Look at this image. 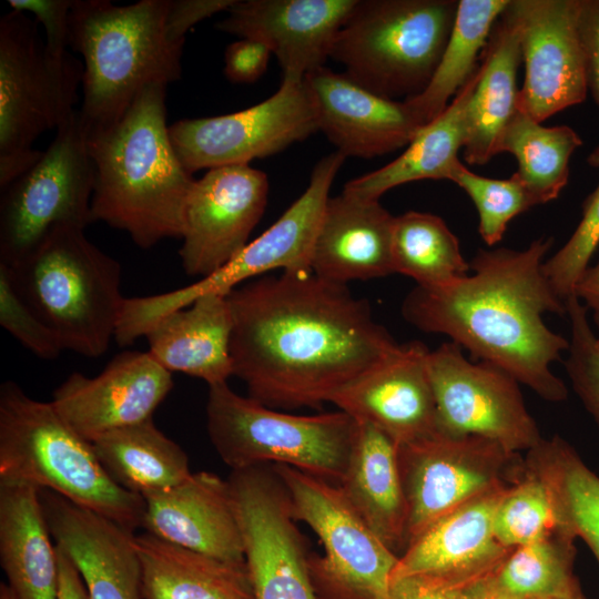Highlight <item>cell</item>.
Wrapping results in <instances>:
<instances>
[{"label": "cell", "instance_id": "cell-7", "mask_svg": "<svg viewBox=\"0 0 599 599\" xmlns=\"http://www.w3.org/2000/svg\"><path fill=\"white\" fill-rule=\"evenodd\" d=\"M457 7V0H357L333 40L329 59L382 98H415L438 67Z\"/></svg>", "mask_w": 599, "mask_h": 599}, {"label": "cell", "instance_id": "cell-42", "mask_svg": "<svg viewBox=\"0 0 599 599\" xmlns=\"http://www.w3.org/2000/svg\"><path fill=\"white\" fill-rule=\"evenodd\" d=\"M0 325L40 358L54 359L65 349L59 336L20 295L3 263H0Z\"/></svg>", "mask_w": 599, "mask_h": 599}, {"label": "cell", "instance_id": "cell-25", "mask_svg": "<svg viewBox=\"0 0 599 599\" xmlns=\"http://www.w3.org/2000/svg\"><path fill=\"white\" fill-rule=\"evenodd\" d=\"M393 216L379 200L342 191L328 197L315 236L311 270L328 281L347 284L394 272Z\"/></svg>", "mask_w": 599, "mask_h": 599}, {"label": "cell", "instance_id": "cell-36", "mask_svg": "<svg viewBox=\"0 0 599 599\" xmlns=\"http://www.w3.org/2000/svg\"><path fill=\"white\" fill-rule=\"evenodd\" d=\"M393 264L395 273L423 287L441 286L470 272L469 262L445 221L417 211L395 216Z\"/></svg>", "mask_w": 599, "mask_h": 599}, {"label": "cell", "instance_id": "cell-33", "mask_svg": "<svg viewBox=\"0 0 599 599\" xmlns=\"http://www.w3.org/2000/svg\"><path fill=\"white\" fill-rule=\"evenodd\" d=\"M525 464L544 485L558 527L581 538L599 565V476L558 435L527 450Z\"/></svg>", "mask_w": 599, "mask_h": 599}, {"label": "cell", "instance_id": "cell-20", "mask_svg": "<svg viewBox=\"0 0 599 599\" xmlns=\"http://www.w3.org/2000/svg\"><path fill=\"white\" fill-rule=\"evenodd\" d=\"M357 0H235L216 29L264 43L283 78L325 67L333 40Z\"/></svg>", "mask_w": 599, "mask_h": 599}, {"label": "cell", "instance_id": "cell-15", "mask_svg": "<svg viewBox=\"0 0 599 599\" xmlns=\"http://www.w3.org/2000/svg\"><path fill=\"white\" fill-rule=\"evenodd\" d=\"M256 599H317L305 541L272 464L227 478Z\"/></svg>", "mask_w": 599, "mask_h": 599}, {"label": "cell", "instance_id": "cell-2", "mask_svg": "<svg viewBox=\"0 0 599 599\" xmlns=\"http://www.w3.org/2000/svg\"><path fill=\"white\" fill-rule=\"evenodd\" d=\"M552 243L540 237L521 251L479 248L466 276L437 287L416 285L402 315L422 332L448 336L474 359L500 367L542 399L564 402L568 389L551 365L562 359L569 341L544 321L547 313L566 314L542 267Z\"/></svg>", "mask_w": 599, "mask_h": 599}, {"label": "cell", "instance_id": "cell-17", "mask_svg": "<svg viewBox=\"0 0 599 599\" xmlns=\"http://www.w3.org/2000/svg\"><path fill=\"white\" fill-rule=\"evenodd\" d=\"M268 179L248 164L209 170L190 193L179 250L190 276L205 277L248 243L267 203Z\"/></svg>", "mask_w": 599, "mask_h": 599}, {"label": "cell", "instance_id": "cell-5", "mask_svg": "<svg viewBox=\"0 0 599 599\" xmlns=\"http://www.w3.org/2000/svg\"><path fill=\"white\" fill-rule=\"evenodd\" d=\"M0 480L51 489L132 532L142 527L143 497L108 476L92 444L51 402L29 397L12 380L0 386Z\"/></svg>", "mask_w": 599, "mask_h": 599}, {"label": "cell", "instance_id": "cell-11", "mask_svg": "<svg viewBox=\"0 0 599 599\" xmlns=\"http://www.w3.org/2000/svg\"><path fill=\"white\" fill-rule=\"evenodd\" d=\"M273 467L287 490L293 517L324 545V557L309 558L315 590L328 599H389L399 556L373 532L342 489L287 465Z\"/></svg>", "mask_w": 599, "mask_h": 599}, {"label": "cell", "instance_id": "cell-49", "mask_svg": "<svg viewBox=\"0 0 599 599\" xmlns=\"http://www.w3.org/2000/svg\"><path fill=\"white\" fill-rule=\"evenodd\" d=\"M573 295L586 307L599 332V262L585 271Z\"/></svg>", "mask_w": 599, "mask_h": 599}, {"label": "cell", "instance_id": "cell-12", "mask_svg": "<svg viewBox=\"0 0 599 599\" xmlns=\"http://www.w3.org/2000/svg\"><path fill=\"white\" fill-rule=\"evenodd\" d=\"M407 504L406 548L435 522L499 486L514 485L525 458L480 436H432L397 446Z\"/></svg>", "mask_w": 599, "mask_h": 599}, {"label": "cell", "instance_id": "cell-3", "mask_svg": "<svg viewBox=\"0 0 599 599\" xmlns=\"http://www.w3.org/2000/svg\"><path fill=\"white\" fill-rule=\"evenodd\" d=\"M166 87L148 85L118 122L85 135L94 167L92 222L126 232L142 248L182 237L196 181L182 166L170 140Z\"/></svg>", "mask_w": 599, "mask_h": 599}, {"label": "cell", "instance_id": "cell-40", "mask_svg": "<svg viewBox=\"0 0 599 599\" xmlns=\"http://www.w3.org/2000/svg\"><path fill=\"white\" fill-rule=\"evenodd\" d=\"M570 339L565 369L571 387L599 428V345L582 303L571 295L565 302Z\"/></svg>", "mask_w": 599, "mask_h": 599}, {"label": "cell", "instance_id": "cell-6", "mask_svg": "<svg viewBox=\"0 0 599 599\" xmlns=\"http://www.w3.org/2000/svg\"><path fill=\"white\" fill-rule=\"evenodd\" d=\"M8 267L20 295L65 349L87 357L106 352L124 301L122 270L88 240L84 229L52 230L29 255Z\"/></svg>", "mask_w": 599, "mask_h": 599}, {"label": "cell", "instance_id": "cell-50", "mask_svg": "<svg viewBox=\"0 0 599 599\" xmlns=\"http://www.w3.org/2000/svg\"><path fill=\"white\" fill-rule=\"evenodd\" d=\"M460 599H518L501 591L494 582L493 576L465 587Z\"/></svg>", "mask_w": 599, "mask_h": 599}, {"label": "cell", "instance_id": "cell-31", "mask_svg": "<svg viewBox=\"0 0 599 599\" xmlns=\"http://www.w3.org/2000/svg\"><path fill=\"white\" fill-rule=\"evenodd\" d=\"M478 80V68L441 114L425 124L406 150L385 166L348 181L343 191L379 200L402 184L419 180H450L466 140V108Z\"/></svg>", "mask_w": 599, "mask_h": 599}, {"label": "cell", "instance_id": "cell-27", "mask_svg": "<svg viewBox=\"0 0 599 599\" xmlns=\"http://www.w3.org/2000/svg\"><path fill=\"white\" fill-rule=\"evenodd\" d=\"M39 488L0 480V562L17 599H57L59 567Z\"/></svg>", "mask_w": 599, "mask_h": 599}, {"label": "cell", "instance_id": "cell-41", "mask_svg": "<svg viewBox=\"0 0 599 599\" xmlns=\"http://www.w3.org/2000/svg\"><path fill=\"white\" fill-rule=\"evenodd\" d=\"M599 246V184L582 205V216L566 244L544 262V273L554 292L564 301L576 285Z\"/></svg>", "mask_w": 599, "mask_h": 599}, {"label": "cell", "instance_id": "cell-10", "mask_svg": "<svg viewBox=\"0 0 599 599\" xmlns=\"http://www.w3.org/2000/svg\"><path fill=\"white\" fill-rule=\"evenodd\" d=\"M94 167L79 112L27 172L1 189L0 263L13 266L54 229L91 222Z\"/></svg>", "mask_w": 599, "mask_h": 599}, {"label": "cell", "instance_id": "cell-52", "mask_svg": "<svg viewBox=\"0 0 599 599\" xmlns=\"http://www.w3.org/2000/svg\"><path fill=\"white\" fill-rule=\"evenodd\" d=\"M546 599H587V597L583 595L582 590L567 597H557V598H546Z\"/></svg>", "mask_w": 599, "mask_h": 599}, {"label": "cell", "instance_id": "cell-9", "mask_svg": "<svg viewBox=\"0 0 599 599\" xmlns=\"http://www.w3.org/2000/svg\"><path fill=\"white\" fill-rule=\"evenodd\" d=\"M37 22L16 10L0 20V189L41 158L33 142L75 111L82 82L78 60L45 53Z\"/></svg>", "mask_w": 599, "mask_h": 599}, {"label": "cell", "instance_id": "cell-18", "mask_svg": "<svg viewBox=\"0 0 599 599\" xmlns=\"http://www.w3.org/2000/svg\"><path fill=\"white\" fill-rule=\"evenodd\" d=\"M173 385L172 373L149 351H125L94 377L72 373L54 390L51 403L78 435L92 443L152 418Z\"/></svg>", "mask_w": 599, "mask_h": 599}, {"label": "cell", "instance_id": "cell-13", "mask_svg": "<svg viewBox=\"0 0 599 599\" xmlns=\"http://www.w3.org/2000/svg\"><path fill=\"white\" fill-rule=\"evenodd\" d=\"M317 131V110L305 78H283L273 95L245 110L182 119L169 126L173 150L192 175L274 155Z\"/></svg>", "mask_w": 599, "mask_h": 599}, {"label": "cell", "instance_id": "cell-23", "mask_svg": "<svg viewBox=\"0 0 599 599\" xmlns=\"http://www.w3.org/2000/svg\"><path fill=\"white\" fill-rule=\"evenodd\" d=\"M318 131L345 158L372 159L408 145L424 126L406 100L382 98L344 72L322 67L305 77Z\"/></svg>", "mask_w": 599, "mask_h": 599}, {"label": "cell", "instance_id": "cell-22", "mask_svg": "<svg viewBox=\"0 0 599 599\" xmlns=\"http://www.w3.org/2000/svg\"><path fill=\"white\" fill-rule=\"evenodd\" d=\"M47 525L79 570L90 599H143L134 534L58 493L39 488Z\"/></svg>", "mask_w": 599, "mask_h": 599}, {"label": "cell", "instance_id": "cell-47", "mask_svg": "<svg viewBox=\"0 0 599 599\" xmlns=\"http://www.w3.org/2000/svg\"><path fill=\"white\" fill-rule=\"evenodd\" d=\"M463 589L429 576H405L390 580L389 599H460Z\"/></svg>", "mask_w": 599, "mask_h": 599}, {"label": "cell", "instance_id": "cell-37", "mask_svg": "<svg viewBox=\"0 0 599 599\" xmlns=\"http://www.w3.org/2000/svg\"><path fill=\"white\" fill-rule=\"evenodd\" d=\"M575 539L558 528L514 548L493 575L495 585L518 599L567 597L580 591L573 572Z\"/></svg>", "mask_w": 599, "mask_h": 599}, {"label": "cell", "instance_id": "cell-46", "mask_svg": "<svg viewBox=\"0 0 599 599\" xmlns=\"http://www.w3.org/2000/svg\"><path fill=\"white\" fill-rule=\"evenodd\" d=\"M235 0H170L166 27L170 37L185 41L187 31L202 20L226 11Z\"/></svg>", "mask_w": 599, "mask_h": 599}, {"label": "cell", "instance_id": "cell-53", "mask_svg": "<svg viewBox=\"0 0 599 599\" xmlns=\"http://www.w3.org/2000/svg\"><path fill=\"white\" fill-rule=\"evenodd\" d=\"M598 345H599V336H598Z\"/></svg>", "mask_w": 599, "mask_h": 599}, {"label": "cell", "instance_id": "cell-8", "mask_svg": "<svg viewBox=\"0 0 599 599\" xmlns=\"http://www.w3.org/2000/svg\"><path fill=\"white\" fill-rule=\"evenodd\" d=\"M206 427L221 459L234 469L281 464L339 485L355 443L357 422L343 410L292 415L233 392L209 386Z\"/></svg>", "mask_w": 599, "mask_h": 599}, {"label": "cell", "instance_id": "cell-45", "mask_svg": "<svg viewBox=\"0 0 599 599\" xmlns=\"http://www.w3.org/2000/svg\"><path fill=\"white\" fill-rule=\"evenodd\" d=\"M271 50L262 42L241 38L224 52V74L233 83H253L266 71Z\"/></svg>", "mask_w": 599, "mask_h": 599}, {"label": "cell", "instance_id": "cell-38", "mask_svg": "<svg viewBox=\"0 0 599 599\" xmlns=\"http://www.w3.org/2000/svg\"><path fill=\"white\" fill-rule=\"evenodd\" d=\"M558 528L544 485L526 467L524 475L508 488L495 511L494 531L497 539L502 546L514 549Z\"/></svg>", "mask_w": 599, "mask_h": 599}, {"label": "cell", "instance_id": "cell-39", "mask_svg": "<svg viewBox=\"0 0 599 599\" xmlns=\"http://www.w3.org/2000/svg\"><path fill=\"white\" fill-rule=\"evenodd\" d=\"M449 181L474 202L479 217L478 232L489 246L500 242L514 217L539 205L516 173L507 180L490 179L477 175L459 162Z\"/></svg>", "mask_w": 599, "mask_h": 599}, {"label": "cell", "instance_id": "cell-16", "mask_svg": "<svg viewBox=\"0 0 599 599\" xmlns=\"http://www.w3.org/2000/svg\"><path fill=\"white\" fill-rule=\"evenodd\" d=\"M525 80L517 109L541 123L581 103L588 92L578 28L579 0H509Z\"/></svg>", "mask_w": 599, "mask_h": 599}, {"label": "cell", "instance_id": "cell-43", "mask_svg": "<svg viewBox=\"0 0 599 599\" xmlns=\"http://www.w3.org/2000/svg\"><path fill=\"white\" fill-rule=\"evenodd\" d=\"M73 0H9L10 7L30 12L42 23L45 32L44 51L53 60H63L69 53V17Z\"/></svg>", "mask_w": 599, "mask_h": 599}, {"label": "cell", "instance_id": "cell-4", "mask_svg": "<svg viewBox=\"0 0 599 599\" xmlns=\"http://www.w3.org/2000/svg\"><path fill=\"white\" fill-rule=\"evenodd\" d=\"M169 8L170 0H73L69 47L84 60L78 112L85 135L118 122L148 85L181 78L184 41L169 34Z\"/></svg>", "mask_w": 599, "mask_h": 599}, {"label": "cell", "instance_id": "cell-51", "mask_svg": "<svg viewBox=\"0 0 599 599\" xmlns=\"http://www.w3.org/2000/svg\"><path fill=\"white\" fill-rule=\"evenodd\" d=\"M0 599H17L14 592L11 590L9 585H0Z\"/></svg>", "mask_w": 599, "mask_h": 599}, {"label": "cell", "instance_id": "cell-26", "mask_svg": "<svg viewBox=\"0 0 599 599\" xmlns=\"http://www.w3.org/2000/svg\"><path fill=\"white\" fill-rule=\"evenodd\" d=\"M232 325L226 295L207 294L161 318L145 337L149 352L165 369L212 386L233 375Z\"/></svg>", "mask_w": 599, "mask_h": 599}, {"label": "cell", "instance_id": "cell-29", "mask_svg": "<svg viewBox=\"0 0 599 599\" xmlns=\"http://www.w3.org/2000/svg\"><path fill=\"white\" fill-rule=\"evenodd\" d=\"M143 599H256L246 561H227L164 541L134 537Z\"/></svg>", "mask_w": 599, "mask_h": 599}, {"label": "cell", "instance_id": "cell-1", "mask_svg": "<svg viewBox=\"0 0 599 599\" xmlns=\"http://www.w3.org/2000/svg\"><path fill=\"white\" fill-rule=\"evenodd\" d=\"M233 375L271 408H318L398 343L366 300L312 270L258 276L226 295Z\"/></svg>", "mask_w": 599, "mask_h": 599}, {"label": "cell", "instance_id": "cell-48", "mask_svg": "<svg viewBox=\"0 0 599 599\" xmlns=\"http://www.w3.org/2000/svg\"><path fill=\"white\" fill-rule=\"evenodd\" d=\"M59 567L57 599H90L84 581L71 558L55 545Z\"/></svg>", "mask_w": 599, "mask_h": 599}, {"label": "cell", "instance_id": "cell-44", "mask_svg": "<svg viewBox=\"0 0 599 599\" xmlns=\"http://www.w3.org/2000/svg\"><path fill=\"white\" fill-rule=\"evenodd\" d=\"M578 28L588 90L599 105V0H579ZM588 163L599 167V144L590 153Z\"/></svg>", "mask_w": 599, "mask_h": 599}, {"label": "cell", "instance_id": "cell-34", "mask_svg": "<svg viewBox=\"0 0 599 599\" xmlns=\"http://www.w3.org/2000/svg\"><path fill=\"white\" fill-rule=\"evenodd\" d=\"M508 1H458L449 39L429 84L423 93L406 100L424 125L444 112L477 70L478 58Z\"/></svg>", "mask_w": 599, "mask_h": 599}, {"label": "cell", "instance_id": "cell-32", "mask_svg": "<svg viewBox=\"0 0 599 599\" xmlns=\"http://www.w3.org/2000/svg\"><path fill=\"white\" fill-rule=\"evenodd\" d=\"M91 444L108 476L143 498L174 487L192 475L185 451L152 418L109 432Z\"/></svg>", "mask_w": 599, "mask_h": 599}, {"label": "cell", "instance_id": "cell-21", "mask_svg": "<svg viewBox=\"0 0 599 599\" xmlns=\"http://www.w3.org/2000/svg\"><path fill=\"white\" fill-rule=\"evenodd\" d=\"M509 487L486 491L435 522L398 557L390 580L424 575L465 588L493 576L512 551L494 531L495 511Z\"/></svg>", "mask_w": 599, "mask_h": 599}, {"label": "cell", "instance_id": "cell-24", "mask_svg": "<svg viewBox=\"0 0 599 599\" xmlns=\"http://www.w3.org/2000/svg\"><path fill=\"white\" fill-rule=\"evenodd\" d=\"M143 499L145 532L222 560L245 561L227 479L200 471Z\"/></svg>", "mask_w": 599, "mask_h": 599}, {"label": "cell", "instance_id": "cell-30", "mask_svg": "<svg viewBox=\"0 0 599 599\" xmlns=\"http://www.w3.org/2000/svg\"><path fill=\"white\" fill-rule=\"evenodd\" d=\"M478 65V80L466 108L464 159L484 165L496 155L498 138L517 111V72L521 50L517 28L502 11Z\"/></svg>", "mask_w": 599, "mask_h": 599}, {"label": "cell", "instance_id": "cell-35", "mask_svg": "<svg viewBox=\"0 0 599 599\" xmlns=\"http://www.w3.org/2000/svg\"><path fill=\"white\" fill-rule=\"evenodd\" d=\"M581 144L570 126H544L517 109L498 138L496 155L508 152L516 158L517 176L538 204H544L557 199L567 185L570 158Z\"/></svg>", "mask_w": 599, "mask_h": 599}, {"label": "cell", "instance_id": "cell-28", "mask_svg": "<svg viewBox=\"0 0 599 599\" xmlns=\"http://www.w3.org/2000/svg\"><path fill=\"white\" fill-rule=\"evenodd\" d=\"M337 486L373 532L394 554H403L407 504L393 439L374 425L357 422L347 469Z\"/></svg>", "mask_w": 599, "mask_h": 599}, {"label": "cell", "instance_id": "cell-19", "mask_svg": "<svg viewBox=\"0 0 599 599\" xmlns=\"http://www.w3.org/2000/svg\"><path fill=\"white\" fill-rule=\"evenodd\" d=\"M428 353L418 341L399 344L339 389L331 403L357 422L374 425L397 446L434 435L438 426Z\"/></svg>", "mask_w": 599, "mask_h": 599}, {"label": "cell", "instance_id": "cell-14", "mask_svg": "<svg viewBox=\"0 0 599 599\" xmlns=\"http://www.w3.org/2000/svg\"><path fill=\"white\" fill-rule=\"evenodd\" d=\"M438 432L491 439L516 453L541 439L519 383L500 367L469 361L459 345L443 343L427 357Z\"/></svg>", "mask_w": 599, "mask_h": 599}]
</instances>
